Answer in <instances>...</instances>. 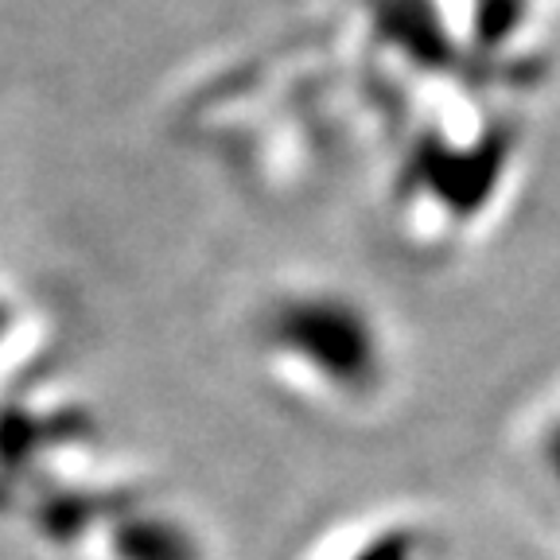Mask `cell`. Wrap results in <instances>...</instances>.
I'll list each match as a JSON object with an SVG mask.
<instances>
[{"mask_svg": "<svg viewBox=\"0 0 560 560\" xmlns=\"http://www.w3.org/2000/svg\"><path fill=\"white\" fill-rule=\"evenodd\" d=\"M537 467H541V475L549 479V487L560 494V405L541 424V436H537Z\"/></svg>", "mask_w": 560, "mask_h": 560, "instance_id": "cell-1", "label": "cell"}]
</instances>
